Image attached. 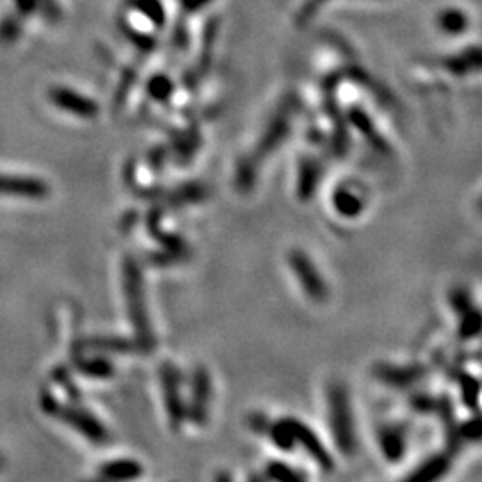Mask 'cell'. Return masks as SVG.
Masks as SVG:
<instances>
[{"mask_svg":"<svg viewBox=\"0 0 482 482\" xmlns=\"http://www.w3.org/2000/svg\"><path fill=\"white\" fill-rule=\"evenodd\" d=\"M446 470V462L441 458H436L432 461L427 462L425 466H422L413 477L407 479L406 482H434L438 481V477H441L443 472Z\"/></svg>","mask_w":482,"mask_h":482,"instance_id":"10","label":"cell"},{"mask_svg":"<svg viewBox=\"0 0 482 482\" xmlns=\"http://www.w3.org/2000/svg\"><path fill=\"white\" fill-rule=\"evenodd\" d=\"M289 263H291L293 272L300 277V284L304 286V289L313 300H321V298L326 297V286H323V281H321V277L318 275L313 263H311L304 254H293L291 259H289Z\"/></svg>","mask_w":482,"mask_h":482,"instance_id":"6","label":"cell"},{"mask_svg":"<svg viewBox=\"0 0 482 482\" xmlns=\"http://www.w3.org/2000/svg\"><path fill=\"white\" fill-rule=\"evenodd\" d=\"M77 368L89 377H109V375H112V366L104 359H80L77 363Z\"/></svg>","mask_w":482,"mask_h":482,"instance_id":"11","label":"cell"},{"mask_svg":"<svg viewBox=\"0 0 482 482\" xmlns=\"http://www.w3.org/2000/svg\"><path fill=\"white\" fill-rule=\"evenodd\" d=\"M16 9L20 13L22 16H31L32 13L38 11V0H15Z\"/></svg>","mask_w":482,"mask_h":482,"instance_id":"17","label":"cell"},{"mask_svg":"<svg viewBox=\"0 0 482 482\" xmlns=\"http://www.w3.org/2000/svg\"><path fill=\"white\" fill-rule=\"evenodd\" d=\"M0 465H2V459H0Z\"/></svg>","mask_w":482,"mask_h":482,"instance_id":"18","label":"cell"},{"mask_svg":"<svg viewBox=\"0 0 482 482\" xmlns=\"http://www.w3.org/2000/svg\"><path fill=\"white\" fill-rule=\"evenodd\" d=\"M57 416H61L64 422L72 425L73 429L82 432L88 439L96 443H102L108 439V432H105L104 427L98 423V420L92 416L89 413L82 409H77L73 406H59L56 411Z\"/></svg>","mask_w":482,"mask_h":482,"instance_id":"5","label":"cell"},{"mask_svg":"<svg viewBox=\"0 0 482 482\" xmlns=\"http://www.w3.org/2000/svg\"><path fill=\"white\" fill-rule=\"evenodd\" d=\"M382 445H384L386 452L390 458H398L402 454V438L400 434L397 432H386L384 439H382Z\"/></svg>","mask_w":482,"mask_h":482,"instance_id":"14","label":"cell"},{"mask_svg":"<svg viewBox=\"0 0 482 482\" xmlns=\"http://www.w3.org/2000/svg\"><path fill=\"white\" fill-rule=\"evenodd\" d=\"M22 34V24L16 16H4L0 22V43L11 45L15 43Z\"/></svg>","mask_w":482,"mask_h":482,"instance_id":"12","label":"cell"},{"mask_svg":"<svg viewBox=\"0 0 482 482\" xmlns=\"http://www.w3.org/2000/svg\"><path fill=\"white\" fill-rule=\"evenodd\" d=\"M286 427H288V430H289V434H291L293 441L302 443V445H304V448L307 450L311 455H313L314 461H316L318 465L321 466V468H327V470H329L330 465H333V459H330L329 454H327L326 450H323V446L320 445V441L314 438V434L311 432L307 427L302 425L300 422H295V420H289V422L286 423Z\"/></svg>","mask_w":482,"mask_h":482,"instance_id":"7","label":"cell"},{"mask_svg":"<svg viewBox=\"0 0 482 482\" xmlns=\"http://www.w3.org/2000/svg\"><path fill=\"white\" fill-rule=\"evenodd\" d=\"M124 279L129 304V316H131V321H133V327L136 330L138 337H140V342L145 346H150L152 336H150L149 316H147V309H145L147 305H145L143 286H141V275L136 266H134V263H125Z\"/></svg>","mask_w":482,"mask_h":482,"instance_id":"1","label":"cell"},{"mask_svg":"<svg viewBox=\"0 0 482 482\" xmlns=\"http://www.w3.org/2000/svg\"><path fill=\"white\" fill-rule=\"evenodd\" d=\"M195 398H193V411H197V416H204L205 402L209 398V381L204 374H200L198 377H195Z\"/></svg>","mask_w":482,"mask_h":482,"instance_id":"13","label":"cell"},{"mask_svg":"<svg viewBox=\"0 0 482 482\" xmlns=\"http://www.w3.org/2000/svg\"><path fill=\"white\" fill-rule=\"evenodd\" d=\"M38 6L43 9L48 20H57L59 18V8H57L56 0H38Z\"/></svg>","mask_w":482,"mask_h":482,"instance_id":"16","label":"cell"},{"mask_svg":"<svg viewBox=\"0 0 482 482\" xmlns=\"http://www.w3.org/2000/svg\"><path fill=\"white\" fill-rule=\"evenodd\" d=\"M270 474H272L273 481L277 482H302L300 475L295 474L293 470H289V468H286V466L282 465H275L270 468Z\"/></svg>","mask_w":482,"mask_h":482,"instance_id":"15","label":"cell"},{"mask_svg":"<svg viewBox=\"0 0 482 482\" xmlns=\"http://www.w3.org/2000/svg\"><path fill=\"white\" fill-rule=\"evenodd\" d=\"M50 195V188L45 181L31 175H9L0 173V197L29 198L41 200Z\"/></svg>","mask_w":482,"mask_h":482,"instance_id":"3","label":"cell"},{"mask_svg":"<svg viewBox=\"0 0 482 482\" xmlns=\"http://www.w3.org/2000/svg\"><path fill=\"white\" fill-rule=\"evenodd\" d=\"M330 404V425H333L334 436L337 445L342 446L343 452H352L353 448V429H352V414H350L349 398L343 388H334L329 395Z\"/></svg>","mask_w":482,"mask_h":482,"instance_id":"2","label":"cell"},{"mask_svg":"<svg viewBox=\"0 0 482 482\" xmlns=\"http://www.w3.org/2000/svg\"><path fill=\"white\" fill-rule=\"evenodd\" d=\"M102 477L108 481H133L141 474V466L134 461H111L105 462L101 470Z\"/></svg>","mask_w":482,"mask_h":482,"instance_id":"8","label":"cell"},{"mask_svg":"<svg viewBox=\"0 0 482 482\" xmlns=\"http://www.w3.org/2000/svg\"><path fill=\"white\" fill-rule=\"evenodd\" d=\"M163 390H165L166 406H168L170 414H172V418L177 423V420L181 418L182 407H181V397L177 395V390H179V388H177L175 374H173L170 368H165V372H163Z\"/></svg>","mask_w":482,"mask_h":482,"instance_id":"9","label":"cell"},{"mask_svg":"<svg viewBox=\"0 0 482 482\" xmlns=\"http://www.w3.org/2000/svg\"><path fill=\"white\" fill-rule=\"evenodd\" d=\"M48 101L52 102L61 111L72 112L75 117L93 118L98 112V105L85 95H79L77 92L64 86H54L48 89Z\"/></svg>","mask_w":482,"mask_h":482,"instance_id":"4","label":"cell"}]
</instances>
